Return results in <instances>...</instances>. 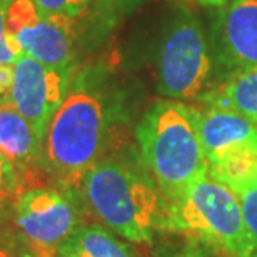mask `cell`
<instances>
[{"label":"cell","mask_w":257,"mask_h":257,"mask_svg":"<svg viewBox=\"0 0 257 257\" xmlns=\"http://www.w3.org/2000/svg\"><path fill=\"white\" fill-rule=\"evenodd\" d=\"M75 192L102 225L131 242H149L162 230L166 200L144 164L102 159Z\"/></svg>","instance_id":"cell-3"},{"label":"cell","mask_w":257,"mask_h":257,"mask_svg":"<svg viewBox=\"0 0 257 257\" xmlns=\"http://www.w3.org/2000/svg\"><path fill=\"white\" fill-rule=\"evenodd\" d=\"M141 161L166 202H174L209 174L195 107L181 100H157L136 131Z\"/></svg>","instance_id":"cell-2"},{"label":"cell","mask_w":257,"mask_h":257,"mask_svg":"<svg viewBox=\"0 0 257 257\" xmlns=\"http://www.w3.org/2000/svg\"><path fill=\"white\" fill-rule=\"evenodd\" d=\"M195 115L209 176L230 191L257 179V125L232 110L217 107L199 105Z\"/></svg>","instance_id":"cell-6"},{"label":"cell","mask_w":257,"mask_h":257,"mask_svg":"<svg viewBox=\"0 0 257 257\" xmlns=\"http://www.w3.org/2000/svg\"><path fill=\"white\" fill-rule=\"evenodd\" d=\"M255 257H257V255H255Z\"/></svg>","instance_id":"cell-25"},{"label":"cell","mask_w":257,"mask_h":257,"mask_svg":"<svg viewBox=\"0 0 257 257\" xmlns=\"http://www.w3.org/2000/svg\"><path fill=\"white\" fill-rule=\"evenodd\" d=\"M7 2H9V4H10V0H7Z\"/></svg>","instance_id":"cell-24"},{"label":"cell","mask_w":257,"mask_h":257,"mask_svg":"<svg viewBox=\"0 0 257 257\" xmlns=\"http://www.w3.org/2000/svg\"><path fill=\"white\" fill-rule=\"evenodd\" d=\"M166 257H217V255L212 254L207 249L200 247V245H197V244L189 242V245H186V247L179 249V250H176V252L169 254Z\"/></svg>","instance_id":"cell-22"},{"label":"cell","mask_w":257,"mask_h":257,"mask_svg":"<svg viewBox=\"0 0 257 257\" xmlns=\"http://www.w3.org/2000/svg\"><path fill=\"white\" fill-rule=\"evenodd\" d=\"M215 67L225 75L257 67V0H229L209 32Z\"/></svg>","instance_id":"cell-10"},{"label":"cell","mask_w":257,"mask_h":257,"mask_svg":"<svg viewBox=\"0 0 257 257\" xmlns=\"http://www.w3.org/2000/svg\"><path fill=\"white\" fill-rule=\"evenodd\" d=\"M214 55L200 19L186 7L167 20L156 55L157 92L171 100H197L210 89Z\"/></svg>","instance_id":"cell-5"},{"label":"cell","mask_w":257,"mask_h":257,"mask_svg":"<svg viewBox=\"0 0 257 257\" xmlns=\"http://www.w3.org/2000/svg\"><path fill=\"white\" fill-rule=\"evenodd\" d=\"M194 2H197L199 5H204V7L219 9V7H222L224 4H227L229 0H194Z\"/></svg>","instance_id":"cell-23"},{"label":"cell","mask_w":257,"mask_h":257,"mask_svg":"<svg viewBox=\"0 0 257 257\" xmlns=\"http://www.w3.org/2000/svg\"><path fill=\"white\" fill-rule=\"evenodd\" d=\"M57 257H139L102 224L80 225L55 250Z\"/></svg>","instance_id":"cell-13"},{"label":"cell","mask_w":257,"mask_h":257,"mask_svg":"<svg viewBox=\"0 0 257 257\" xmlns=\"http://www.w3.org/2000/svg\"><path fill=\"white\" fill-rule=\"evenodd\" d=\"M0 152L12 164L17 176L45 171L42 164V139L20 115L9 97L0 99Z\"/></svg>","instance_id":"cell-11"},{"label":"cell","mask_w":257,"mask_h":257,"mask_svg":"<svg viewBox=\"0 0 257 257\" xmlns=\"http://www.w3.org/2000/svg\"><path fill=\"white\" fill-rule=\"evenodd\" d=\"M17 171L10 164L2 152H0V202L7 197L9 194L14 192L17 186Z\"/></svg>","instance_id":"cell-18"},{"label":"cell","mask_w":257,"mask_h":257,"mask_svg":"<svg viewBox=\"0 0 257 257\" xmlns=\"http://www.w3.org/2000/svg\"><path fill=\"white\" fill-rule=\"evenodd\" d=\"M232 192L237 195L244 224L257 247V179L240 184Z\"/></svg>","instance_id":"cell-14"},{"label":"cell","mask_w":257,"mask_h":257,"mask_svg":"<svg viewBox=\"0 0 257 257\" xmlns=\"http://www.w3.org/2000/svg\"><path fill=\"white\" fill-rule=\"evenodd\" d=\"M9 2L7 0H0V64L14 65L17 62L20 50L17 45L14 44V40L9 37L7 25H5V14H7Z\"/></svg>","instance_id":"cell-16"},{"label":"cell","mask_w":257,"mask_h":257,"mask_svg":"<svg viewBox=\"0 0 257 257\" xmlns=\"http://www.w3.org/2000/svg\"><path fill=\"white\" fill-rule=\"evenodd\" d=\"M39 12L45 17H62L77 22L87 14L92 0H34Z\"/></svg>","instance_id":"cell-15"},{"label":"cell","mask_w":257,"mask_h":257,"mask_svg":"<svg viewBox=\"0 0 257 257\" xmlns=\"http://www.w3.org/2000/svg\"><path fill=\"white\" fill-rule=\"evenodd\" d=\"M72 194L42 186L24 191L15 200V224L20 237L37 247L57 250L80 227Z\"/></svg>","instance_id":"cell-8"},{"label":"cell","mask_w":257,"mask_h":257,"mask_svg":"<svg viewBox=\"0 0 257 257\" xmlns=\"http://www.w3.org/2000/svg\"><path fill=\"white\" fill-rule=\"evenodd\" d=\"M20 235L0 232V257H17Z\"/></svg>","instance_id":"cell-19"},{"label":"cell","mask_w":257,"mask_h":257,"mask_svg":"<svg viewBox=\"0 0 257 257\" xmlns=\"http://www.w3.org/2000/svg\"><path fill=\"white\" fill-rule=\"evenodd\" d=\"M17 257H57V255H55V250L37 247V245L29 244L27 240L20 237V245H19Z\"/></svg>","instance_id":"cell-20"},{"label":"cell","mask_w":257,"mask_h":257,"mask_svg":"<svg viewBox=\"0 0 257 257\" xmlns=\"http://www.w3.org/2000/svg\"><path fill=\"white\" fill-rule=\"evenodd\" d=\"M5 25L20 54L54 69L72 72L77 37L74 20L45 17L34 0H10Z\"/></svg>","instance_id":"cell-7"},{"label":"cell","mask_w":257,"mask_h":257,"mask_svg":"<svg viewBox=\"0 0 257 257\" xmlns=\"http://www.w3.org/2000/svg\"><path fill=\"white\" fill-rule=\"evenodd\" d=\"M162 230L181 234L217 257L257 255L237 195L209 174L189 187L182 197L166 202Z\"/></svg>","instance_id":"cell-4"},{"label":"cell","mask_w":257,"mask_h":257,"mask_svg":"<svg viewBox=\"0 0 257 257\" xmlns=\"http://www.w3.org/2000/svg\"><path fill=\"white\" fill-rule=\"evenodd\" d=\"M110 110L97 79L79 77L54 114L42 141L45 172L75 192L89 169L104 159Z\"/></svg>","instance_id":"cell-1"},{"label":"cell","mask_w":257,"mask_h":257,"mask_svg":"<svg viewBox=\"0 0 257 257\" xmlns=\"http://www.w3.org/2000/svg\"><path fill=\"white\" fill-rule=\"evenodd\" d=\"M70 70L54 69L25 54L19 55L14 64V84L9 100L42 141L70 89Z\"/></svg>","instance_id":"cell-9"},{"label":"cell","mask_w":257,"mask_h":257,"mask_svg":"<svg viewBox=\"0 0 257 257\" xmlns=\"http://www.w3.org/2000/svg\"><path fill=\"white\" fill-rule=\"evenodd\" d=\"M14 84V65L0 64V99L9 97Z\"/></svg>","instance_id":"cell-21"},{"label":"cell","mask_w":257,"mask_h":257,"mask_svg":"<svg viewBox=\"0 0 257 257\" xmlns=\"http://www.w3.org/2000/svg\"><path fill=\"white\" fill-rule=\"evenodd\" d=\"M92 2L99 10V14H102V17L107 20H115L137 9L141 0H92Z\"/></svg>","instance_id":"cell-17"},{"label":"cell","mask_w":257,"mask_h":257,"mask_svg":"<svg viewBox=\"0 0 257 257\" xmlns=\"http://www.w3.org/2000/svg\"><path fill=\"white\" fill-rule=\"evenodd\" d=\"M199 105L232 110L257 125V67L225 75L197 99Z\"/></svg>","instance_id":"cell-12"}]
</instances>
